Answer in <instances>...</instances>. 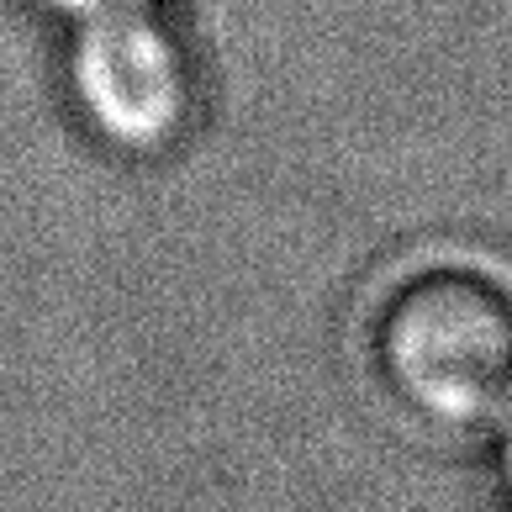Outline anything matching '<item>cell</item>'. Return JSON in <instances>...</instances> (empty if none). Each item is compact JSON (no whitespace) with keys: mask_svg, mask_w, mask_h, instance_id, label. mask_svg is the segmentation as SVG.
<instances>
[{"mask_svg":"<svg viewBox=\"0 0 512 512\" xmlns=\"http://www.w3.org/2000/svg\"><path fill=\"white\" fill-rule=\"evenodd\" d=\"M354 365L402 428L491 439L512 412V259L481 243L396 254L354 307Z\"/></svg>","mask_w":512,"mask_h":512,"instance_id":"1","label":"cell"},{"mask_svg":"<svg viewBox=\"0 0 512 512\" xmlns=\"http://www.w3.org/2000/svg\"><path fill=\"white\" fill-rule=\"evenodd\" d=\"M69 111L106 154L169 159L201 122V59L164 6L85 16L64 37Z\"/></svg>","mask_w":512,"mask_h":512,"instance_id":"2","label":"cell"},{"mask_svg":"<svg viewBox=\"0 0 512 512\" xmlns=\"http://www.w3.org/2000/svg\"><path fill=\"white\" fill-rule=\"evenodd\" d=\"M491 465H497V491H502V507L512 512V412L497 423V433H491Z\"/></svg>","mask_w":512,"mask_h":512,"instance_id":"4","label":"cell"},{"mask_svg":"<svg viewBox=\"0 0 512 512\" xmlns=\"http://www.w3.org/2000/svg\"><path fill=\"white\" fill-rule=\"evenodd\" d=\"M37 11L59 16V22H85V16H111V11H143V6H169V0H32Z\"/></svg>","mask_w":512,"mask_h":512,"instance_id":"3","label":"cell"}]
</instances>
